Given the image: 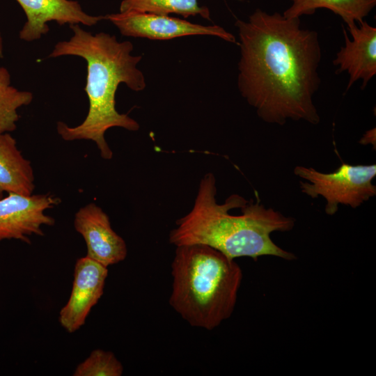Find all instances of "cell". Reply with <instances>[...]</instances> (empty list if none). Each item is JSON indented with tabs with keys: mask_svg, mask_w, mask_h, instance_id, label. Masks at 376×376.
<instances>
[{
	"mask_svg": "<svg viewBox=\"0 0 376 376\" xmlns=\"http://www.w3.org/2000/svg\"><path fill=\"white\" fill-rule=\"evenodd\" d=\"M107 275V267L86 256L77 260L72 291L58 316L66 331L74 333L85 324L91 310L104 293Z\"/></svg>",
	"mask_w": 376,
	"mask_h": 376,
	"instance_id": "cell-8",
	"label": "cell"
},
{
	"mask_svg": "<svg viewBox=\"0 0 376 376\" xmlns=\"http://www.w3.org/2000/svg\"><path fill=\"white\" fill-rule=\"evenodd\" d=\"M3 58V42L1 34L0 33V58Z\"/></svg>",
	"mask_w": 376,
	"mask_h": 376,
	"instance_id": "cell-17",
	"label": "cell"
},
{
	"mask_svg": "<svg viewBox=\"0 0 376 376\" xmlns=\"http://www.w3.org/2000/svg\"><path fill=\"white\" fill-rule=\"evenodd\" d=\"M216 179L212 173L201 180L191 211L176 221L169 234L176 246L201 244L217 249L230 259L263 256L285 260L295 256L277 246L271 239L274 231L292 229L295 220L280 212L266 208L258 198L246 201L232 194L222 204L216 200Z\"/></svg>",
	"mask_w": 376,
	"mask_h": 376,
	"instance_id": "cell-3",
	"label": "cell"
},
{
	"mask_svg": "<svg viewBox=\"0 0 376 376\" xmlns=\"http://www.w3.org/2000/svg\"><path fill=\"white\" fill-rule=\"evenodd\" d=\"M351 38L343 28L344 46L333 61L336 74L347 72L349 80L346 91L361 80L363 89L376 75V28L362 20L347 24Z\"/></svg>",
	"mask_w": 376,
	"mask_h": 376,
	"instance_id": "cell-10",
	"label": "cell"
},
{
	"mask_svg": "<svg viewBox=\"0 0 376 376\" xmlns=\"http://www.w3.org/2000/svg\"><path fill=\"white\" fill-rule=\"evenodd\" d=\"M123 366L110 351L97 349L75 368L74 376H120Z\"/></svg>",
	"mask_w": 376,
	"mask_h": 376,
	"instance_id": "cell-16",
	"label": "cell"
},
{
	"mask_svg": "<svg viewBox=\"0 0 376 376\" xmlns=\"http://www.w3.org/2000/svg\"><path fill=\"white\" fill-rule=\"evenodd\" d=\"M292 4L283 13L287 18H300L326 8L338 15L346 23H359L369 15L376 0H290Z\"/></svg>",
	"mask_w": 376,
	"mask_h": 376,
	"instance_id": "cell-13",
	"label": "cell"
},
{
	"mask_svg": "<svg viewBox=\"0 0 376 376\" xmlns=\"http://www.w3.org/2000/svg\"><path fill=\"white\" fill-rule=\"evenodd\" d=\"M73 32L68 40L57 42L49 58L75 56L87 65L84 88L89 108L86 117L79 125L70 127L58 121L56 130L65 141L91 140L95 143L101 157L111 159L113 152L105 140V132L118 127L137 131L139 124L127 114L116 109V93L120 84L139 92L146 86L143 72L136 68L141 56H132L133 45L129 40L120 42L107 33L95 34L83 29L79 24L70 25Z\"/></svg>",
	"mask_w": 376,
	"mask_h": 376,
	"instance_id": "cell-2",
	"label": "cell"
},
{
	"mask_svg": "<svg viewBox=\"0 0 376 376\" xmlns=\"http://www.w3.org/2000/svg\"><path fill=\"white\" fill-rule=\"evenodd\" d=\"M235 26L240 48L237 86L257 115L280 125L288 119L318 124L313 102L321 82L318 32L301 28L300 18L260 8Z\"/></svg>",
	"mask_w": 376,
	"mask_h": 376,
	"instance_id": "cell-1",
	"label": "cell"
},
{
	"mask_svg": "<svg viewBox=\"0 0 376 376\" xmlns=\"http://www.w3.org/2000/svg\"><path fill=\"white\" fill-rule=\"evenodd\" d=\"M35 176L31 162L26 159L9 133H0V199L5 194L32 195Z\"/></svg>",
	"mask_w": 376,
	"mask_h": 376,
	"instance_id": "cell-12",
	"label": "cell"
},
{
	"mask_svg": "<svg viewBox=\"0 0 376 376\" xmlns=\"http://www.w3.org/2000/svg\"><path fill=\"white\" fill-rule=\"evenodd\" d=\"M120 12H137L162 15L177 14L184 18L200 15L210 21L207 7L201 6L198 0H123Z\"/></svg>",
	"mask_w": 376,
	"mask_h": 376,
	"instance_id": "cell-14",
	"label": "cell"
},
{
	"mask_svg": "<svg viewBox=\"0 0 376 376\" xmlns=\"http://www.w3.org/2000/svg\"><path fill=\"white\" fill-rule=\"evenodd\" d=\"M33 98L31 92L13 86L8 70L0 66V133L16 130L19 118L18 109L30 104Z\"/></svg>",
	"mask_w": 376,
	"mask_h": 376,
	"instance_id": "cell-15",
	"label": "cell"
},
{
	"mask_svg": "<svg viewBox=\"0 0 376 376\" xmlns=\"http://www.w3.org/2000/svg\"><path fill=\"white\" fill-rule=\"evenodd\" d=\"M171 275L169 304L190 325L212 330L230 317L242 278L234 260L205 244L178 246Z\"/></svg>",
	"mask_w": 376,
	"mask_h": 376,
	"instance_id": "cell-4",
	"label": "cell"
},
{
	"mask_svg": "<svg viewBox=\"0 0 376 376\" xmlns=\"http://www.w3.org/2000/svg\"><path fill=\"white\" fill-rule=\"evenodd\" d=\"M24 10L26 22L19 37L26 42L40 39L49 31L47 23L68 24L92 26L104 19V16H93L85 13L79 3L73 0H16Z\"/></svg>",
	"mask_w": 376,
	"mask_h": 376,
	"instance_id": "cell-11",
	"label": "cell"
},
{
	"mask_svg": "<svg viewBox=\"0 0 376 376\" xmlns=\"http://www.w3.org/2000/svg\"><path fill=\"white\" fill-rule=\"evenodd\" d=\"M61 199L51 194L25 196L8 194L0 199V241L17 240L31 243L30 237L43 235V227L55 220L46 211Z\"/></svg>",
	"mask_w": 376,
	"mask_h": 376,
	"instance_id": "cell-7",
	"label": "cell"
},
{
	"mask_svg": "<svg viewBox=\"0 0 376 376\" xmlns=\"http://www.w3.org/2000/svg\"><path fill=\"white\" fill-rule=\"evenodd\" d=\"M74 227L85 241L87 257L107 267L125 259V240L113 230L109 216L95 203H90L75 213Z\"/></svg>",
	"mask_w": 376,
	"mask_h": 376,
	"instance_id": "cell-9",
	"label": "cell"
},
{
	"mask_svg": "<svg viewBox=\"0 0 376 376\" xmlns=\"http://www.w3.org/2000/svg\"><path fill=\"white\" fill-rule=\"evenodd\" d=\"M124 36L151 40L206 35L237 44L235 37L218 25L204 26L186 19L151 13L119 12L104 15Z\"/></svg>",
	"mask_w": 376,
	"mask_h": 376,
	"instance_id": "cell-6",
	"label": "cell"
},
{
	"mask_svg": "<svg viewBox=\"0 0 376 376\" xmlns=\"http://www.w3.org/2000/svg\"><path fill=\"white\" fill-rule=\"evenodd\" d=\"M294 173L306 180L299 182L301 192L312 198L319 196L327 201L325 212L334 214L339 204L357 208L376 195L372 183L376 165H352L345 162L334 172L324 173L312 167L297 166Z\"/></svg>",
	"mask_w": 376,
	"mask_h": 376,
	"instance_id": "cell-5",
	"label": "cell"
}]
</instances>
